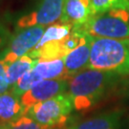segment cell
<instances>
[{"label":"cell","instance_id":"cell-12","mask_svg":"<svg viewBox=\"0 0 129 129\" xmlns=\"http://www.w3.org/2000/svg\"><path fill=\"white\" fill-rule=\"evenodd\" d=\"M33 70L43 80L69 78L66 73L63 58L51 60V61H37V63L35 65Z\"/></svg>","mask_w":129,"mask_h":129},{"label":"cell","instance_id":"cell-18","mask_svg":"<svg viewBox=\"0 0 129 129\" xmlns=\"http://www.w3.org/2000/svg\"><path fill=\"white\" fill-rule=\"evenodd\" d=\"M10 89L11 86L6 74V64L3 60L2 52H0V95L9 91Z\"/></svg>","mask_w":129,"mask_h":129},{"label":"cell","instance_id":"cell-19","mask_svg":"<svg viewBox=\"0 0 129 129\" xmlns=\"http://www.w3.org/2000/svg\"><path fill=\"white\" fill-rule=\"evenodd\" d=\"M13 34L10 32L7 25L0 19V52H2L7 47Z\"/></svg>","mask_w":129,"mask_h":129},{"label":"cell","instance_id":"cell-20","mask_svg":"<svg viewBox=\"0 0 129 129\" xmlns=\"http://www.w3.org/2000/svg\"><path fill=\"white\" fill-rule=\"evenodd\" d=\"M118 8L129 11V0H119Z\"/></svg>","mask_w":129,"mask_h":129},{"label":"cell","instance_id":"cell-10","mask_svg":"<svg viewBox=\"0 0 129 129\" xmlns=\"http://www.w3.org/2000/svg\"><path fill=\"white\" fill-rule=\"evenodd\" d=\"M22 115H25V112L20 97L11 89L0 95V124L8 123Z\"/></svg>","mask_w":129,"mask_h":129},{"label":"cell","instance_id":"cell-13","mask_svg":"<svg viewBox=\"0 0 129 129\" xmlns=\"http://www.w3.org/2000/svg\"><path fill=\"white\" fill-rule=\"evenodd\" d=\"M37 63V60L32 58L30 55H25L14 61L13 63L6 66V74L10 86L12 87L24 75L31 71Z\"/></svg>","mask_w":129,"mask_h":129},{"label":"cell","instance_id":"cell-16","mask_svg":"<svg viewBox=\"0 0 129 129\" xmlns=\"http://www.w3.org/2000/svg\"><path fill=\"white\" fill-rule=\"evenodd\" d=\"M0 129H51L39 124L27 115H22L8 123L0 124Z\"/></svg>","mask_w":129,"mask_h":129},{"label":"cell","instance_id":"cell-4","mask_svg":"<svg viewBox=\"0 0 129 129\" xmlns=\"http://www.w3.org/2000/svg\"><path fill=\"white\" fill-rule=\"evenodd\" d=\"M73 110L72 100L66 92L35 104L25 115L47 128H57L65 124Z\"/></svg>","mask_w":129,"mask_h":129},{"label":"cell","instance_id":"cell-14","mask_svg":"<svg viewBox=\"0 0 129 129\" xmlns=\"http://www.w3.org/2000/svg\"><path fill=\"white\" fill-rule=\"evenodd\" d=\"M73 26L66 23H55L50 26H47L45 32L40 38L39 42L34 49H39L46 43L51 41H58L67 37L72 33ZM33 49V50H34Z\"/></svg>","mask_w":129,"mask_h":129},{"label":"cell","instance_id":"cell-1","mask_svg":"<svg viewBox=\"0 0 129 129\" xmlns=\"http://www.w3.org/2000/svg\"><path fill=\"white\" fill-rule=\"evenodd\" d=\"M120 77L115 73L86 68L68 78L67 94L72 100L74 109H90L115 87Z\"/></svg>","mask_w":129,"mask_h":129},{"label":"cell","instance_id":"cell-9","mask_svg":"<svg viewBox=\"0 0 129 129\" xmlns=\"http://www.w3.org/2000/svg\"><path fill=\"white\" fill-rule=\"evenodd\" d=\"M94 15L91 0H64L60 21L73 28L85 24Z\"/></svg>","mask_w":129,"mask_h":129},{"label":"cell","instance_id":"cell-5","mask_svg":"<svg viewBox=\"0 0 129 129\" xmlns=\"http://www.w3.org/2000/svg\"><path fill=\"white\" fill-rule=\"evenodd\" d=\"M64 0H30L28 7L18 16L14 32L33 26H50L60 20Z\"/></svg>","mask_w":129,"mask_h":129},{"label":"cell","instance_id":"cell-8","mask_svg":"<svg viewBox=\"0 0 129 129\" xmlns=\"http://www.w3.org/2000/svg\"><path fill=\"white\" fill-rule=\"evenodd\" d=\"M91 40L92 37L83 33L78 46L64 56L65 69L69 78L87 68L90 58Z\"/></svg>","mask_w":129,"mask_h":129},{"label":"cell","instance_id":"cell-7","mask_svg":"<svg viewBox=\"0 0 129 129\" xmlns=\"http://www.w3.org/2000/svg\"><path fill=\"white\" fill-rule=\"evenodd\" d=\"M68 79H45L36 84L29 91L20 97V102L26 113L32 106L37 103L48 101L52 98L67 92Z\"/></svg>","mask_w":129,"mask_h":129},{"label":"cell","instance_id":"cell-17","mask_svg":"<svg viewBox=\"0 0 129 129\" xmlns=\"http://www.w3.org/2000/svg\"><path fill=\"white\" fill-rule=\"evenodd\" d=\"M91 4L94 14H99L118 8L119 0H91Z\"/></svg>","mask_w":129,"mask_h":129},{"label":"cell","instance_id":"cell-6","mask_svg":"<svg viewBox=\"0 0 129 129\" xmlns=\"http://www.w3.org/2000/svg\"><path fill=\"white\" fill-rule=\"evenodd\" d=\"M45 30V26H33L15 31L7 47L2 51L6 66L32 51L39 42Z\"/></svg>","mask_w":129,"mask_h":129},{"label":"cell","instance_id":"cell-15","mask_svg":"<svg viewBox=\"0 0 129 129\" xmlns=\"http://www.w3.org/2000/svg\"><path fill=\"white\" fill-rule=\"evenodd\" d=\"M42 80L43 79L32 69L31 71H29L27 74L24 75L19 80H17L14 83V85L11 87V90L15 95H17L18 97H21L23 94H25L31 88L34 87L36 84H37Z\"/></svg>","mask_w":129,"mask_h":129},{"label":"cell","instance_id":"cell-11","mask_svg":"<svg viewBox=\"0 0 129 129\" xmlns=\"http://www.w3.org/2000/svg\"><path fill=\"white\" fill-rule=\"evenodd\" d=\"M120 117V111L106 112L75 123L68 129H118Z\"/></svg>","mask_w":129,"mask_h":129},{"label":"cell","instance_id":"cell-2","mask_svg":"<svg viewBox=\"0 0 129 129\" xmlns=\"http://www.w3.org/2000/svg\"><path fill=\"white\" fill-rule=\"evenodd\" d=\"M87 68L120 76L129 75V38L93 37Z\"/></svg>","mask_w":129,"mask_h":129},{"label":"cell","instance_id":"cell-3","mask_svg":"<svg viewBox=\"0 0 129 129\" xmlns=\"http://www.w3.org/2000/svg\"><path fill=\"white\" fill-rule=\"evenodd\" d=\"M93 37L129 38V11L114 8L102 14H94L85 24L73 28Z\"/></svg>","mask_w":129,"mask_h":129}]
</instances>
